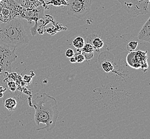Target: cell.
<instances>
[{"mask_svg":"<svg viewBox=\"0 0 150 139\" xmlns=\"http://www.w3.org/2000/svg\"><path fill=\"white\" fill-rule=\"evenodd\" d=\"M93 0H67V13L80 19L90 11Z\"/></svg>","mask_w":150,"mask_h":139,"instance_id":"cell-5","label":"cell"},{"mask_svg":"<svg viewBox=\"0 0 150 139\" xmlns=\"http://www.w3.org/2000/svg\"><path fill=\"white\" fill-rule=\"evenodd\" d=\"M72 43L75 48L82 49L85 44V41L82 37L77 36L73 40Z\"/></svg>","mask_w":150,"mask_h":139,"instance_id":"cell-9","label":"cell"},{"mask_svg":"<svg viewBox=\"0 0 150 139\" xmlns=\"http://www.w3.org/2000/svg\"><path fill=\"white\" fill-rule=\"evenodd\" d=\"M118 1L122 8L129 14L145 15L149 13L148 0H114Z\"/></svg>","mask_w":150,"mask_h":139,"instance_id":"cell-4","label":"cell"},{"mask_svg":"<svg viewBox=\"0 0 150 139\" xmlns=\"http://www.w3.org/2000/svg\"><path fill=\"white\" fill-rule=\"evenodd\" d=\"M69 61L72 63H76V57H75V55L73 56L72 57L69 58Z\"/></svg>","mask_w":150,"mask_h":139,"instance_id":"cell-16","label":"cell"},{"mask_svg":"<svg viewBox=\"0 0 150 139\" xmlns=\"http://www.w3.org/2000/svg\"><path fill=\"white\" fill-rule=\"evenodd\" d=\"M76 59V62L79 63H81L83 62H84L86 60V58L84 57V55L82 54H79L75 55Z\"/></svg>","mask_w":150,"mask_h":139,"instance_id":"cell-13","label":"cell"},{"mask_svg":"<svg viewBox=\"0 0 150 139\" xmlns=\"http://www.w3.org/2000/svg\"><path fill=\"white\" fill-rule=\"evenodd\" d=\"M30 39L21 18L15 17L8 21H0V45L16 49L27 44Z\"/></svg>","mask_w":150,"mask_h":139,"instance_id":"cell-2","label":"cell"},{"mask_svg":"<svg viewBox=\"0 0 150 139\" xmlns=\"http://www.w3.org/2000/svg\"><path fill=\"white\" fill-rule=\"evenodd\" d=\"M7 89V87L4 85H0V98L3 97V93L5 92Z\"/></svg>","mask_w":150,"mask_h":139,"instance_id":"cell-15","label":"cell"},{"mask_svg":"<svg viewBox=\"0 0 150 139\" xmlns=\"http://www.w3.org/2000/svg\"><path fill=\"white\" fill-rule=\"evenodd\" d=\"M82 53L83 54L86 60L88 61L93 57V52L94 48L93 45L89 43H86L84 44L83 48L81 49Z\"/></svg>","mask_w":150,"mask_h":139,"instance_id":"cell-7","label":"cell"},{"mask_svg":"<svg viewBox=\"0 0 150 139\" xmlns=\"http://www.w3.org/2000/svg\"><path fill=\"white\" fill-rule=\"evenodd\" d=\"M91 45L93 46L94 49L99 50V49L102 48L104 43L103 40L99 38L96 37L92 41Z\"/></svg>","mask_w":150,"mask_h":139,"instance_id":"cell-10","label":"cell"},{"mask_svg":"<svg viewBox=\"0 0 150 139\" xmlns=\"http://www.w3.org/2000/svg\"><path fill=\"white\" fill-rule=\"evenodd\" d=\"M148 1H149V3L150 4V0H148Z\"/></svg>","mask_w":150,"mask_h":139,"instance_id":"cell-17","label":"cell"},{"mask_svg":"<svg viewBox=\"0 0 150 139\" xmlns=\"http://www.w3.org/2000/svg\"><path fill=\"white\" fill-rule=\"evenodd\" d=\"M138 45V42L136 41H132L127 45V49L129 52H132L135 50Z\"/></svg>","mask_w":150,"mask_h":139,"instance_id":"cell-12","label":"cell"},{"mask_svg":"<svg viewBox=\"0 0 150 139\" xmlns=\"http://www.w3.org/2000/svg\"><path fill=\"white\" fill-rule=\"evenodd\" d=\"M138 39L143 41L150 43V16L139 31Z\"/></svg>","mask_w":150,"mask_h":139,"instance_id":"cell-6","label":"cell"},{"mask_svg":"<svg viewBox=\"0 0 150 139\" xmlns=\"http://www.w3.org/2000/svg\"><path fill=\"white\" fill-rule=\"evenodd\" d=\"M75 55L74 51L71 48H68L65 52V56L66 57L71 58Z\"/></svg>","mask_w":150,"mask_h":139,"instance_id":"cell-14","label":"cell"},{"mask_svg":"<svg viewBox=\"0 0 150 139\" xmlns=\"http://www.w3.org/2000/svg\"><path fill=\"white\" fill-rule=\"evenodd\" d=\"M4 106L9 111H13L15 110L17 105V102L13 97H8L3 101Z\"/></svg>","mask_w":150,"mask_h":139,"instance_id":"cell-8","label":"cell"},{"mask_svg":"<svg viewBox=\"0 0 150 139\" xmlns=\"http://www.w3.org/2000/svg\"><path fill=\"white\" fill-rule=\"evenodd\" d=\"M15 49L0 45V85H3L7 73L12 70V63L17 59Z\"/></svg>","mask_w":150,"mask_h":139,"instance_id":"cell-3","label":"cell"},{"mask_svg":"<svg viewBox=\"0 0 150 139\" xmlns=\"http://www.w3.org/2000/svg\"><path fill=\"white\" fill-rule=\"evenodd\" d=\"M102 65L103 69L106 72H111V71H112L114 69L113 65L112 64L111 62H110L108 61L104 62L102 64Z\"/></svg>","mask_w":150,"mask_h":139,"instance_id":"cell-11","label":"cell"},{"mask_svg":"<svg viewBox=\"0 0 150 139\" xmlns=\"http://www.w3.org/2000/svg\"><path fill=\"white\" fill-rule=\"evenodd\" d=\"M32 104L35 110L34 120L36 125L39 126L42 123L45 125L37 130L45 129L48 132H51L56 126L59 115L57 100L54 97L42 93L33 100Z\"/></svg>","mask_w":150,"mask_h":139,"instance_id":"cell-1","label":"cell"}]
</instances>
